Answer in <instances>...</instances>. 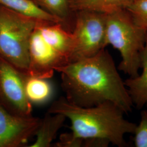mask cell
I'll list each match as a JSON object with an SVG mask.
<instances>
[{
    "label": "cell",
    "instance_id": "1",
    "mask_svg": "<svg viewBox=\"0 0 147 147\" xmlns=\"http://www.w3.org/2000/svg\"><path fill=\"white\" fill-rule=\"evenodd\" d=\"M61 74L66 99L81 107H92L110 101L125 113L134 106L115 61L105 49L93 56L56 69Z\"/></svg>",
    "mask_w": 147,
    "mask_h": 147
},
{
    "label": "cell",
    "instance_id": "2",
    "mask_svg": "<svg viewBox=\"0 0 147 147\" xmlns=\"http://www.w3.org/2000/svg\"><path fill=\"white\" fill-rule=\"evenodd\" d=\"M61 113L71 123V135L81 140H99L119 147L127 146L124 136L134 134L136 124L125 119V112L115 104L106 101L92 107H81L65 97L55 100L48 110Z\"/></svg>",
    "mask_w": 147,
    "mask_h": 147
},
{
    "label": "cell",
    "instance_id": "3",
    "mask_svg": "<svg viewBox=\"0 0 147 147\" xmlns=\"http://www.w3.org/2000/svg\"><path fill=\"white\" fill-rule=\"evenodd\" d=\"M106 45H110L121 54L118 69L130 76L139 75L141 55L147 32L139 26L126 9L106 14Z\"/></svg>",
    "mask_w": 147,
    "mask_h": 147
},
{
    "label": "cell",
    "instance_id": "4",
    "mask_svg": "<svg viewBox=\"0 0 147 147\" xmlns=\"http://www.w3.org/2000/svg\"><path fill=\"white\" fill-rule=\"evenodd\" d=\"M39 21L0 5V57L26 74L30 39Z\"/></svg>",
    "mask_w": 147,
    "mask_h": 147
},
{
    "label": "cell",
    "instance_id": "5",
    "mask_svg": "<svg viewBox=\"0 0 147 147\" xmlns=\"http://www.w3.org/2000/svg\"><path fill=\"white\" fill-rule=\"evenodd\" d=\"M77 13L71 31L74 45L70 62L93 56L106 47V14L90 11Z\"/></svg>",
    "mask_w": 147,
    "mask_h": 147
},
{
    "label": "cell",
    "instance_id": "6",
    "mask_svg": "<svg viewBox=\"0 0 147 147\" xmlns=\"http://www.w3.org/2000/svg\"><path fill=\"white\" fill-rule=\"evenodd\" d=\"M29 58L27 75L42 79L51 78L56 69L69 63L45 40L38 24L30 39Z\"/></svg>",
    "mask_w": 147,
    "mask_h": 147
},
{
    "label": "cell",
    "instance_id": "7",
    "mask_svg": "<svg viewBox=\"0 0 147 147\" xmlns=\"http://www.w3.org/2000/svg\"><path fill=\"white\" fill-rule=\"evenodd\" d=\"M23 73L0 57V95L13 111V114L31 116L32 104L25 89Z\"/></svg>",
    "mask_w": 147,
    "mask_h": 147
},
{
    "label": "cell",
    "instance_id": "8",
    "mask_svg": "<svg viewBox=\"0 0 147 147\" xmlns=\"http://www.w3.org/2000/svg\"><path fill=\"white\" fill-rule=\"evenodd\" d=\"M41 119L12 114L0 104V147H21L35 135Z\"/></svg>",
    "mask_w": 147,
    "mask_h": 147
},
{
    "label": "cell",
    "instance_id": "9",
    "mask_svg": "<svg viewBox=\"0 0 147 147\" xmlns=\"http://www.w3.org/2000/svg\"><path fill=\"white\" fill-rule=\"evenodd\" d=\"M38 27L45 40L70 62L73 51V38L60 23L39 21Z\"/></svg>",
    "mask_w": 147,
    "mask_h": 147
},
{
    "label": "cell",
    "instance_id": "10",
    "mask_svg": "<svg viewBox=\"0 0 147 147\" xmlns=\"http://www.w3.org/2000/svg\"><path fill=\"white\" fill-rule=\"evenodd\" d=\"M141 74L124 81L133 105L137 109H141L147 104V37L141 52Z\"/></svg>",
    "mask_w": 147,
    "mask_h": 147
},
{
    "label": "cell",
    "instance_id": "11",
    "mask_svg": "<svg viewBox=\"0 0 147 147\" xmlns=\"http://www.w3.org/2000/svg\"><path fill=\"white\" fill-rule=\"evenodd\" d=\"M67 119L61 113L47 112L41 119L40 124L35 134L36 139L29 147H49L53 144L59 130L63 126Z\"/></svg>",
    "mask_w": 147,
    "mask_h": 147
},
{
    "label": "cell",
    "instance_id": "12",
    "mask_svg": "<svg viewBox=\"0 0 147 147\" xmlns=\"http://www.w3.org/2000/svg\"><path fill=\"white\" fill-rule=\"evenodd\" d=\"M0 5L38 21L61 24L63 22L61 19L43 9L33 0H0Z\"/></svg>",
    "mask_w": 147,
    "mask_h": 147
},
{
    "label": "cell",
    "instance_id": "13",
    "mask_svg": "<svg viewBox=\"0 0 147 147\" xmlns=\"http://www.w3.org/2000/svg\"><path fill=\"white\" fill-rule=\"evenodd\" d=\"M134 0H70V8L73 11H90L109 14L126 9Z\"/></svg>",
    "mask_w": 147,
    "mask_h": 147
},
{
    "label": "cell",
    "instance_id": "14",
    "mask_svg": "<svg viewBox=\"0 0 147 147\" xmlns=\"http://www.w3.org/2000/svg\"><path fill=\"white\" fill-rule=\"evenodd\" d=\"M47 80L25 74V93L32 104H42L51 98L53 86Z\"/></svg>",
    "mask_w": 147,
    "mask_h": 147
},
{
    "label": "cell",
    "instance_id": "15",
    "mask_svg": "<svg viewBox=\"0 0 147 147\" xmlns=\"http://www.w3.org/2000/svg\"><path fill=\"white\" fill-rule=\"evenodd\" d=\"M37 5L64 21L68 14L70 0H33Z\"/></svg>",
    "mask_w": 147,
    "mask_h": 147
},
{
    "label": "cell",
    "instance_id": "16",
    "mask_svg": "<svg viewBox=\"0 0 147 147\" xmlns=\"http://www.w3.org/2000/svg\"><path fill=\"white\" fill-rule=\"evenodd\" d=\"M126 9L137 24L147 32V0H134Z\"/></svg>",
    "mask_w": 147,
    "mask_h": 147
},
{
    "label": "cell",
    "instance_id": "17",
    "mask_svg": "<svg viewBox=\"0 0 147 147\" xmlns=\"http://www.w3.org/2000/svg\"><path fill=\"white\" fill-rule=\"evenodd\" d=\"M133 141L136 147H147V111L141 112V120L133 134Z\"/></svg>",
    "mask_w": 147,
    "mask_h": 147
}]
</instances>
